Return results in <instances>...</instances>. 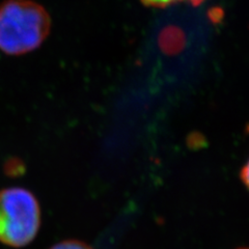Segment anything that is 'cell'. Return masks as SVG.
Masks as SVG:
<instances>
[{"mask_svg":"<svg viewBox=\"0 0 249 249\" xmlns=\"http://www.w3.org/2000/svg\"><path fill=\"white\" fill-rule=\"evenodd\" d=\"M51 18L34 0H5L0 3V51L23 55L40 47L49 36Z\"/></svg>","mask_w":249,"mask_h":249,"instance_id":"obj_1","label":"cell"},{"mask_svg":"<svg viewBox=\"0 0 249 249\" xmlns=\"http://www.w3.org/2000/svg\"><path fill=\"white\" fill-rule=\"evenodd\" d=\"M41 227V208L34 193L21 187L0 190V242L15 248L34 241Z\"/></svg>","mask_w":249,"mask_h":249,"instance_id":"obj_2","label":"cell"},{"mask_svg":"<svg viewBox=\"0 0 249 249\" xmlns=\"http://www.w3.org/2000/svg\"><path fill=\"white\" fill-rule=\"evenodd\" d=\"M50 249H92V248L88 244H85L84 242H81V241L67 240L55 244Z\"/></svg>","mask_w":249,"mask_h":249,"instance_id":"obj_3","label":"cell"},{"mask_svg":"<svg viewBox=\"0 0 249 249\" xmlns=\"http://www.w3.org/2000/svg\"><path fill=\"white\" fill-rule=\"evenodd\" d=\"M178 1H182V0H142V2L144 4L151 5V6H165ZM190 1L198 3L199 1H201V0H190Z\"/></svg>","mask_w":249,"mask_h":249,"instance_id":"obj_4","label":"cell"},{"mask_svg":"<svg viewBox=\"0 0 249 249\" xmlns=\"http://www.w3.org/2000/svg\"><path fill=\"white\" fill-rule=\"evenodd\" d=\"M241 178L244 184L249 188V161L246 163V165L243 167L242 171H241Z\"/></svg>","mask_w":249,"mask_h":249,"instance_id":"obj_5","label":"cell"},{"mask_svg":"<svg viewBox=\"0 0 249 249\" xmlns=\"http://www.w3.org/2000/svg\"><path fill=\"white\" fill-rule=\"evenodd\" d=\"M242 249H249V248H242Z\"/></svg>","mask_w":249,"mask_h":249,"instance_id":"obj_6","label":"cell"}]
</instances>
